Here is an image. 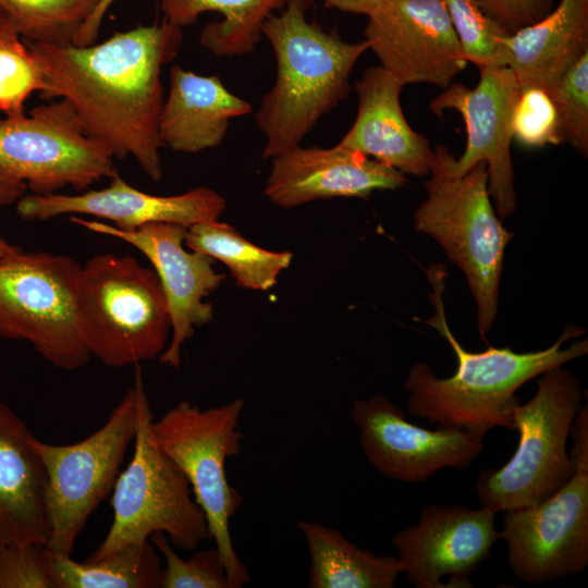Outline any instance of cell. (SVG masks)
<instances>
[{
    "instance_id": "obj_25",
    "label": "cell",
    "mask_w": 588,
    "mask_h": 588,
    "mask_svg": "<svg viewBox=\"0 0 588 588\" xmlns=\"http://www.w3.org/2000/svg\"><path fill=\"white\" fill-rule=\"evenodd\" d=\"M287 0H159L167 22L177 27L194 24L206 12L222 20L207 24L200 45L217 57L248 54L256 48L264 21Z\"/></svg>"
},
{
    "instance_id": "obj_20",
    "label": "cell",
    "mask_w": 588,
    "mask_h": 588,
    "mask_svg": "<svg viewBox=\"0 0 588 588\" xmlns=\"http://www.w3.org/2000/svg\"><path fill=\"white\" fill-rule=\"evenodd\" d=\"M403 87L381 65L367 68L354 85L356 119L338 145L405 175L425 176L430 173L433 149L406 121L400 99Z\"/></svg>"
},
{
    "instance_id": "obj_12",
    "label": "cell",
    "mask_w": 588,
    "mask_h": 588,
    "mask_svg": "<svg viewBox=\"0 0 588 588\" xmlns=\"http://www.w3.org/2000/svg\"><path fill=\"white\" fill-rule=\"evenodd\" d=\"M478 69L479 81L474 88L453 82L430 102L431 111L440 118L445 110L462 114L467 132L463 155L456 159L443 145H437L433 151L454 176L485 162L497 215L507 218L516 209L511 143L512 117L520 87L509 66Z\"/></svg>"
},
{
    "instance_id": "obj_33",
    "label": "cell",
    "mask_w": 588,
    "mask_h": 588,
    "mask_svg": "<svg viewBox=\"0 0 588 588\" xmlns=\"http://www.w3.org/2000/svg\"><path fill=\"white\" fill-rule=\"evenodd\" d=\"M513 138L527 147L563 143L556 109L539 87L522 88L512 117Z\"/></svg>"
},
{
    "instance_id": "obj_37",
    "label": "cell",
    "mask_w": 588,
    "mask_h": 588,
    "mask_svg": "<svg viewBox=\"0 0 588 588\" xmlns=\"http://www.w3.org/2000/svg\"><path fill=\"white\" fill-rule=\"evenodd\" d=\"M387 0H323L328 9L357 15H370Z\"/></svg>"
},
{
    "instance_id": "obj_8",
    "label": "cell",
    "mask_w": 588,
    "mask_h": 588,
    "mask_svg": "<svg viewBox=\"0 0 588 588\" xmlns=\"http://www.w3.org/2000/svg\"><path fill=\"white\" fill-rule=\"evenodd\" d=\"M113 155L90 138L62 99L28 114L0 118V207L34 195L90 188L118 171Z\"/></svg>"
},
{
    "instance_id": "obj_39",
    "label": "cell",
    "mask_w": 588,
    "mask_h": 588,
    "mask_svg": "<svg viewBox=\"0 0 588 588\" xmlns=\"http://www.w3.org/2000/svg\"><path fill=\"white\" fill-rule=\"evenodd\" d=\"M7 23V21L4 20V17L0 14V25Z\"/></svg>"
},
{
    "instance_id": "obj_31",
    "label": "cell",
    "mask_w": 588,
    "mask_h": 588,
    "mask_svg": "<svg viewBox=\"0 0 588 588\" xmlns=\"http://www.w3.org/2000/svg\"><path fill=\"white\" fill-rule=\"evenodd\" d=\"M556 109L563 142L588 154V51L548 93Z\"/></svg>"
},
{
    "instance_id": "obj_24",
    "label": "cell",
    "mask_w": 588,
    "mask_h": 588,
    "mask_svg": "<svg viewBox=\"0 0 588 588\" xmlns=\"http://www.w3.org/2000/svg\"><path fill=\"white\" fill-rule=\"evenodd\" d=\"M309 555L310 588H393L402 573L396 556L376 555L335 528L297 520Z\"/></svg>"
},
{
    "instance_id": "obj_29",
    "label": "cell",
    "mask_w": 588,
    "mask_h": 588,
    "mask_svg": "<svg viewBox=\"0 0 588 588\" xmlns=\"http://www.w3.org/2000/svg\"><path fill=\"white\" fill-rule=\"evenodd\" d=\"M465 60L478 68L507 66L510 35L489 17L476 0H444Z\"/></svg>"
},
{
    "instance_id": "obj_2",
    "label": "cell",
    "mask_w": 588,
    "mask_h": 588,
    "mask_svg": "<svg viewBox=\"0 0 588 588\" xmlns=\"http://www.w3.org/2000/svg\"><path fill=\"white\" fill-rule=\"evenodd\" d=\"M433 292L436 314L425 320L446 339L454 351L457 367L453 376L438 378L427 363L414 364L405 379L408 392L407 409L414 415L441 427H453L486 436L491 429H513L512 415L520 404L516 391L527 381L547 370L562 366L588 353V340L569 339L585 330L568 326L551 346L517 353L510 347H489L469 352L456 340L448 326L444 303L445 267L430 266L427 270Z\"/></svg>"
},
{
    "instance_id": "obj_5",
    "label": "cell",
    "mask_w": 588,
    "mask_h": 588,
    "mask_svg": "<svg viewBox=\"0 0 588 588\" xmlns=\"http://www.w3.org/2000/svg\"><path fill=\"white\" fill-rule=\"evenodd\" d=\"M137 426L134 452L120 471L111 492L112 524L97 550L85 561H97L123 547L162 532L171 544L192 551L210 531L182 470L158 448L152 434L154 416L139 367L134 384Z\"/></svg>"
},
{
    "instance_id": "obj_26",
    "label": "cell",
    "mask_w": 588,
    "mask_h": 588,
    "mask_svg": "<svg viewBox=\"0 0 588 588\" xmlns=\"http://www.w3.org/2000/svg\"><path fill=\"white\" fill-rule=\"evenodd\" d=\"M184 245L221 261L240 286L256 291L273 287L293 258L291 252H271L255 245L235 228L218 220L188 226Z\"/></svg>"
},
{
    "instance_id": "obj_22",
    "label": "cell",
    "mask_w": 588,
    "mask_h": 588,
    "mask_svg": "<svg viewBox=\"0 0 588 588\" xmlns=\"http://www.w3.org/2000/svg\"><path fill=\"white\" fill-rule=\"evenodd\" d=\"M252 110V105L232 94L218 75H199L174 65L159 117V135L163 147L196 154L218 147L231 120Z\"/></svg>"
},
{
    "instance_id": "obj_17",
    "label": "cell",
    "mask_w": 588,
    "mask_h": 588,
    "mask_svg": "<svg viewBox=\"0 0 588 588\" xmlns=\"http://www.w3.org/2000/svg\"><path fill=\"white\" fill-rule=\"evenodd\" d=\"M495 512L461 504L425 506L418 523L391 539L401 572L417 588L471 587L469 577L491 555L499 540Z\"/></svg>"
},
{
    "instance_id": "obj_21",
    "label": "cell",
    "mask_w": 588,
    "mask_h": 588,
    "mask_svg": "<svg viewBox=\"0 0 588 588\" xmlns=\"http://www.w3.org/2000/svg\"><path fill=\"white\" fill-rule=\"evenodd\" d=\"M26 424L0 401V543L46 544V471Z\"/></svg>"
},
{
    "instance_id": "obj_27",
    "label": "cell",
    "mask_w": 588,
    "mask_h": 588,
    "mask_svg": "<svg viewBox=\"0 0 588 588\" xmlns=\"http://www.w3.org/2000/svg\"><path fill=\"white\" fill-rule=\"evenodd\" d=\"M162 566L150 540L133 543L97 561L54 554L59 588H159Z\"/></svg>"
},
{
    "instance_id": "obj_10",
    "label": "cell",
    "mask_w": 588,
    "mask_h": 588,
    "mask_svg": "<svg viewBox=\"0 0 588 588\" xmlns=\"http://www.w3.org/2000/svg\"><path fill=\"white\" fill-rule=\"evenodd\" d=\"M81 265L50 252L20 247L0 258V336L25 341L54 367L87 364L77 317Z\"/></svg>"
},
{
    "instance_id": "obj_3",
    "label": "cell",
    "mask_w": 588,
    "mask_h": 588,
    "mask_svg": "<svg viewBox=\"0 0 588 588\" xmlns=\"http://www.w3.org/2000/svg\"><path fill=\"white\" fill-rule=\"evenodd\" d=\"M313 1L287 0L281 13L270 14L261 25L277 63L274 84L255 113L266 138L265 159L299 146L348 95L352 71L369 49L366 40L347 42L309 22L306 10Z\"/></svg>"
},
{
    "instance_id": "obj_36",
    "label": "cell",
    "mask_w": 588,
    "mask_h": 588,
    "mask_svg": "<svg viewBox=\"0 0 588 588\" xmlns=\"http://www.w3.org/2000/svg\"><path fill=\"white\" fill-rule=\"evenodd\" d=\"M114 0H99L91 13L82 24L72 44L75 46H88L96 41L102 20Z\"/></svg>"
},
{
    "instance_id": "obj_35",
    "label": "cell",
    "mask_w": 588,
    "mask_h": 588,
    "mask_svg": "<svg viewBox=\"0 0 588 588\" xmlns=\"http://www.w3.org/2000/svg\"><path fill=\"white\" fill-rule=\"evenodd\" d=\"M555 0H476L480 9L509 34L535 24L554 7Z\"/></svg>"
},
{
    "instance_id": "obj_28",
    "label": "cell",
    "mask_w": 588,
    "mask_h": 588,
    "mask_svg": "<svg viewBox=\"0 0 588 588\" xmlns=\"http://www.w3.org/2000/svg\"><path fill=\"white\" fill-rule=\"evenodd\" d=\"M99 0H0V14L25 40L72 44Z\"/></svg>"
},
{
    "instance_id": "obj_14",
    "label": "cell",
    "mask_w": 588,
    "mask_h": 588,
    "mask_svg": "<svg viewBox=\"0 0 588 588\" xmlns=\"http://www.w3.org/2000/svg\"><path fill=\"white\" fill-rule=\"evenodd\" d=\"M351 419L368 463L392 480L421 482L443 468H467L483 451V436L439 426H416L382 394L356 400Z\"/></svg>"
},
{
    "instance_id": "obj_11",
    "label": "cell",
    "mask_w": 588,
    "mask_h": 588,
    "mask_svg": "<svg viewBox=\"0 0 588 588\" xmlns=\"http://www.w3.org/2000/svg\"><path fill=\"white\" fill-rule=\"evenodd\" d=\"M137 426L135 390L128 389L107 421L82 441L50 444L33 441L46 471L47 548L71 556L89 516L112 492Z\"/></svg>"
},
{
    "instance_id": "obj_4",
    "label": "cell",
    "mask_w": 588,
    "mask_h": 588,
    "mask_svg": "<svg viewBox=\"0 0 588 588\" xmlns=\"http://www.w3.org/2000/svg\"><path fill=\"white\" fill-rule=\"evenodd\" d=\"M81 332L91 356L108 367L159 357L169 343L168 303L154 269L133 256H91L76 290Z\"/></svg>"
},
{
    "instance_id": "obj_34",
    "label": "cell",
    "mask_w": 588,
    "mask_h": 588,
    "mask_svg": "<svg viewBox=\"0 0 588 588\" xmlns=\"http://www.w3.org/2000/svg\"><path fill=\"white\" fill-rule=\"evenodd\" d=\"M0 588H59L54 554L40 543H0Z\"/></svg>"
},
{
    "instance_id": "obj_18",
    "label": "cell",
    "mask_w": 588,
    "mask_h": 588,
    "mask_svg": "<svg viewBox=\"0 0 588 588\" xmlns=\"http://www.w3.org/2000/svg\"><path fill=\"white\" fill-rule=\"evenodd\" d=\"M15 206L17 215L28 221H46L60 216H90L128 232L149 223H173L188 228L218 220L226 208V201L207 186L179 195H151L133 187L117 172L105 188H88L73 195L27 194Z\"/></svg>"
},
{
    "instance_id": "obj_6",
    "label": "cell",
    "mask_w": 588,
    "mask_h": 588,
    "mask_svg": "<svg viewBox=\"0 0 588 588\" xmlns=\"http://www.w3.org/2000/svg\"><path fill=\"white\" fill-rule=\"evenodd\" d=\"M428 175L427 197L415 212V229L434 238L464 272L477 305L478 332L486 341L498 314L504 252L513 233L497 215L485 162L454 176L433 151Z\"/></svg>"
},
{
    "instance_id": "obj_7",
    "label": "cell",
    "mask_w": 588,
    "mask_h": 588,
    "mask_svg": "<svg viewBox=\"0 0 588 588\" xmlns=\"http://www.w3.org/2000/svg\"><path fill=\"white\" fill-rule=\"evenodd\" d=\"M581 397L578 378L563 365L541 373L535 395L513 411L516 451L502 467L487 468L476 480L481 506L499 513L535 505L567 483L576 469L567 439Z\"/></svg>"
},
{
    "instance_id": "obj_15",
    "label": "cell",
    "mask_w": 588,
    "mask_h": 588,
    "mask_svg": "<svg viewBox=\"0 0 588 588\" xmlns=\"http://www.w3.org/2000/svg\"><path fill=\"white\" fill-rule=\"evenodd\" d=\"M71 222L87 230L121 240L138 249L151 264L164 292L171 334L159 362L173 368L181 365L182 347L194 328L209 322L213 307L205 299L225 279L213 269L215 260L184 245L187 228L173 223H149L134 231L71 216Z\"/></svg>"
},
{
    "instance_id": "obj_30",
    "label": "cell",
    "mask_w": 588,
    "mask_h": 588,
    "mask_svg": "<svg viewBox=\"0 0 588 588\" xmlns=\"http://www.w3.org/2000/svg\"><path fill=\"white\" fill-rule=\"evenodd\" d=\"M42 76L27 42L8 24L0 25V111L24 113L29 96L42 89Z\"/></svg>"
},
{
    "instance_id": "obj_23",
    "label": "cell",
    "mask_w": 588,
    "mask_h": 588,
    "mask_svg": "<svg viewBox=\"0 0 588 588\" xmlns=\"http://www.w3.org/2000/svg\"><path fill=\"white\" fill-rule=\"evenodd\" d=\"M505 45L520 89L549 93L588 51V0H560L540 21L510 34Z\"/></svg>"
},
{
    "instance_id": "obj_38",
    "label": "cell",
    "mask_w": 588,
    "mask_h": 588,
    "mask_svg": "<svg viewBox=\"0 0 588 588\" xmlns=\"http://www.w3.org/2000/svg\"><path fill=\"white\" fill-rule=\"evenodd\" d=\"M17 246H14L8 243L4 238L0 236V258L17 249Z\"/></svg>"
},
{
    "instance_id": "obj_16",
    "label": "cell",
    "mask_w": 588,
    "mask_h": 588,
    "mask_svg": "<svg viewBox=\"0 0 588 588\" xmlns=\"http://www.w3.org/2000/svg\"><path fill=\"white\" fill-rule=\"evenodd\" d=\"M367 17L364 40L404 86L444 89L465 69L444 0H387Z\"/></svg>"
},
{
    "instance_id": "obj_32",
    "label": "cell",
    "mask_w": 588,
    "mask_h": 588,
    "mask_svg": "<svg viewBox=\"0 0 588 588\" xmlns=\"http://www.w3.org/2000/svg\"><path fill=\"white\" fill-rule=\"evenodd\" d=\"M149 540L166 561L161 588H230L225 567L216 546L197 551L184 560L179 556L164 534L155 532Z\"/></svg>"
},
{
    "instance_id": "obj_1",
    "label": "cell",
    "mask_w": 588,
    "mask_h": 588,
    "mask_svg": "<svg viewBox=\"0 0 588 588\" xmlns=\"http://www.w3.org/2000/svg\"><path fill=\"white\" fill-rule=\"evenodd\" d=\"M182 41V28L164 21L88 46L26 42L41 72V98L65 100L90 138L114 158L132 157L157 182L162 177L161 70Z\"/></svg>"
},
{
    "instance_id": "obj_9",
    "label": "cell",
    "mask_w": 588,
    "mask_h": 588,
    "mask_svg": "<svg viewBox=\"0 0 588 588\" xmlns=\"http://www.w3.org/2000/svg\"><path fill=\"white\" fill-rule=\"evenodd\" d=\"M244 406L241 399L208 409L181 401L151 427L158 448L189 482L221 554L230 588H242L252 580L230 532V520L243 498L229 483L225 471L226 460L242 449L238 425Z\"/></svg>"
},
{
    "instance_id": "obj_13",
    "label": "cell",
    "mask_w": 588,
    "mask_h": 588,
    "mask_svg": "<svg viewBox=\"0 0 588 588\" xmlns=\"http://www.w3.org/2000/svg\"><path fill=\"white\" fill-rule=\"evenodd\" d=\"M543 501L504 512L499 539L517 579L541 584L581 573L588 565V461Z\"/></svg>"
},
{
    "instance_id": "obj_19",
    "label": "cell",
    "mask_w": 588,
    "mask_h": 588,
    "mask_svg": "<svg viewBox=\"0 0 588 588\" xmlns=\"http://www.w3.org/2000/svg\"><path fill=\"white\" fill-rule=\"evenodd\" d=\"M406 181L396 169L338 144L299 145L272 158L264 193L273 205L289 209L318 199L367 198L375 191L397 189Z\"/></svg>"
}]
</instances>
